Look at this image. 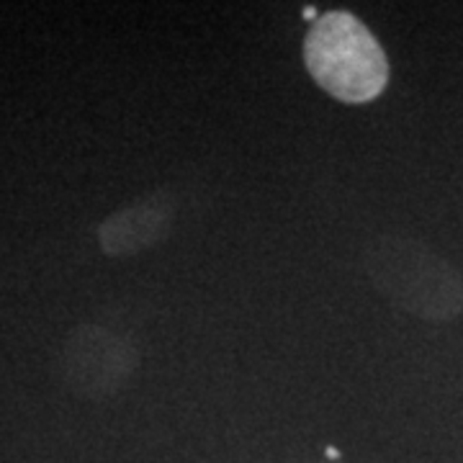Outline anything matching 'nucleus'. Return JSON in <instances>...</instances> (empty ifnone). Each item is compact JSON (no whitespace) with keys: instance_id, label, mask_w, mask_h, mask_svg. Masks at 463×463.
Wrapping results in <instances>:
<instances>
[{"instance_id":"obj_1","label":"nucleus","mask_w":463,"mask_h":463,"mask_svg":"<svg viewBox=\"0 0 463 463\" xmlns=\"http://www.w3.org/2000/svg\"><path fill=\"white\" fill-rule=\"evenodd\" d=\"M365 276L381 297L425 322H453L463 315V276L425 242L381 234L364 250Z\"/></svg>"},{"instance_id":"obj_2","label":"nucleus","mask_w":463,"mask_h":463,"mask_svg":"<svg viewBox=\"0 0 463 463\" xmlns=\"http://www.w3.org/2000/svg\"><path fill=\"white\" fill-rule=\"evenodd\" d=\"M304 65L325 93L343 103L379 99L389 83L386 52L350 11L317 18L304 39Z\"/></svg>"},{"instance_id":"obj_3","label":"nucleus","mask_w":463,"mask_h":463,"mask_svg":"<svg viewBox=\"0 0 463 463\" xmlns=\"http://www.w3.org/2000/svg\"><path fill=\"white\" fill-rule=\"evenodd\" d=\"M137 365L139 350L132 340L100 325H78L65 337L60 353L65 383L90 402L118 394L132 381Z\"/></svg>"},{"instance_id":"obj_4","label":"nucleus","mask_w":463,"mask_h":463,"mask_svg":"<svg viewBox=\"0 0 463 463\" xmlns=\"http://www.w3.org/2000/svg\"><path fill=\"white\" fill-rule=\"evenodd\" d=\"M173 227L165 196H149L109 214L99 224V245L111 258H132L163 242Z\"/></svg>"},{"instance_id":"obj_5","label":"nucleus","mask_w":463,"mask_h":463,"mask_svg":"<svg viewBox=\"0 0 463 463\" xmlns=\"http://www.w3.org/2000/svg\"><path fill=\"white\" fill-rule=\"evenodd\" d=\"M325 463H337V461H325Z\"/></svg>"}]
</instances>
